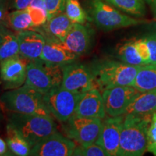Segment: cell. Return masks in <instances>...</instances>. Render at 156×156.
<instances>
[{"instance_id":"cell-28","label":"cell","mask_w":156,"mask_h":156,"mask_svg":"<svg viewBox=\"0 0 156 156\" xmlns=\"http://www.w3.org/2000/svg\"><path fill=\"white\" fill-rule=\"evenodd\" d=\"M67 0H44L47 12V20H49L65 10Z\"/></svg>"},{"instance_id":"cell-32","label":"cell","mask_w":156,"mask_h":156,"mask_svg":"<svg viewBox=\"0 0 156 156\" xmlns=\"http://www.w3.org/2000/svg\"><path fill=\"white\" fill-rule=\"evenodd\" d=\"M145 38L151 53V64H156V33L148 35Z\"/></svg>"},{"instance_id":"cell-4","label":"cell","mask_w":156,"mask_h":156,"mask_svg":"<svg viewBox=\"0 0 156 156\" xmlns=\"http://www.w3.org/2000/svg\"><path fill=\"white\" fill-rule=\"evenodd\" d=\"M28 142L30 148L57 131L52 116L12 113L8 124Z\"/></svg>"},{"instance_id":"cell-37","label":"cell","mask_w":156,"mask_h":156,"mask_svg":"<svg viewBox=\"0 0 156 156\" xmlns=\"http://www.w3.org/2000/svg\"><path fill=\"white\" fill-rule=\"evenodd\" d=\"M5 11H4L3 9H0V20H2L5 18Z\"/></svg>"},{"instance_id":"cell-8","label":"cell","mask_w":156,"mask_h":156,"mask_svg":"<svg viewBox=\"0 0 156 156\" xmlns=\"http://www.w3.org/2000/svg\"><path fill=\"white\" fill-rule=\"evenodd\" d=\"M65 134L80 145L95 143L100 134L102 121L98 118H88L74 114L63 123Z\"/></svg>"},{"instance_id":"cell-2","label":"cell","mask_w":156,"mask_h":156,"mask_svg":"<svg viewBox=\"0 0 156 156\" xmlns=\"http://www.w3.org/2000/svg\"><path fill=\"white\" fill-rule=\"evenodd\" d=\"M140 67L122 61L103 59L94 62L90 69L96 88L104 91L117 86H132Z\"/></svg>"},{"instance_id":"cell-30","label":"cell","mask_w":156,"mask_h":156,"mask_svg":"<svg viewBox=\"0 0 156 156\" xmlns=\"http://www.w3.org/2000/svg\"><path fill=\"white\" fill-rule=\"evenodd\" d=\"M147 151L156 156V112L152 116L147 131Z\"/></svg>"},{"instance_id":"cell-3","label":"cell","mask_w":156,"mask_h":156,"mask_svg":"<svg viewBox=\"0 0 156 156\" xmlns=\"http://www.w3.org/2000/svg\"><path fill=\"white\" fill-rule=\"evenodd\" d=\"M0 104L12 113L52 116L45 104L43 94L27 85L2 93Z\"/></svg>"},{"instance_id":"cell-34","label":"cell","mask_w":156,"mask_h":156,"mask_svg":"<svg viewBox=\"0 0 156 156\" xmlns=\"http://www.w3.org/2000/svg\"><path fill=\"white\" fill-rule=\"evenodd\" d=\"M29 7H38V8H41L46 11L44 0H34V1L30 3V5H29Z\"/></svg>"},{"instance_id":"cell-26","label":"cell","mask_w":156,"mask_h":156,"mask_svg":"<svg viewBox=\"0 0 156 156\" xmlns=\"http://www.w3.org/2000/svg\"><path fill=\"white\" fill-rule=\"evenodd\" d=\"M65 14L73 23L83 24L86 22L87 16L78 0H67Z\"/></svg>"},{"instance_id":"cell-10","label":"cell","mask_w":156,"mask_h":156,"mask_svg":"<svg viewBox=\"0 0 156 156\" xmlns=\"http://www.w3.org/2000/svg\"><path fill=\"white\" fill-rule=\"evenodd\" d=\"M141 92L135 87L125 85L117 86L103 91V99L106 114L109 116H118L125 114L126 108Z\"/></svg>"},{"instance_id":"cell-38","label":"cell","mask_w":156,"mask_h":156,"mask_svg":"<svg viewBox=\"0 0 156 156\" xmlns=\"http://www.w3.org/2000/svg\"><path fill=\"white\" fill-rule=\"evenodd\" d=\"M5 29L4 28H0V43L2 41L3 36H4V33H5Z\"/></svg>"},{"instance_id":"cell-16","label":"cell","mask_w":156,"mask_h":156,"mask_svg":"<svg viewBox=\"0 0 156 156\" xmlns=\"http://www.w3.org/2000/svg\"><path fill=\"white\" fill-rule=\"evenodd\" d=\"M45 39L46 43L41 55V59L59 65L73 63L77 59L78 55L68 49L62 42L48 38Z\"/></svg>"},{"instance_id":"cell-22","label":"cell","mask_w":156,"mask_h":156,"mask_svg":"<svg viewBox=\"0 0 156 156\" xmlns=\"http://www.w3.org/2000/svg\"><path fill=\"white\" fill-rule=\"evenodd\" d=\"M7 144L9 150L18 156L29 155L30 147L22 136L9 124L7 126Z\"/></svg>"},{"instance_id":"cell-24","label":"cell","mask_w":156,"mask_h":156,"mask_svg":"<svg viewBox=\"0 0 156 156\" xmlns=\"http://www.w3.org/2000/svg\"><path fill=\"white\" fill-rule=\"evenodd\" d=\"M20 54V46L17 36L5 30L4 36L0 43V61Z\"/></svg>"},{"instance_id":"cell-40","label":"cell","mask_w":156,"mask_h":156,"mask_svg":"<svg viewBox=\"0 0 156 156\" xmlns=\"http://www.w3.org/2000/svg\"><path fill=\"white\" fill-rule=\"evenodd\" d=\"M147 1L148 2H150V3H151L152 2V1H153V0H147Z\"/></svg>"},{"instance_id":"cell-29","label":"cell","mask_w":156,"mask_h":156,"mask_svg":"<svg viewBox=\"0 0 156 156\" xmlns=\"http://www.w3.org/2000/svg\"><path fill=\"white\" fill-rule=\"evenodd\" d=\"M29 15H30L33 25L34 28L43 26L47 21V12L41 8L34 7H28Z\"/></svg>"},{"instance_id":"cell-1","label":"cell","mask_w":156,"mask_h":156,"mask_svg":"<svg viewBox=\"0 0 156 156\" xmlns=\"http://www.w3.org/2000/svg\"><path fill=\"white\" fill-rule=\"evenodd\" d=\"M151 114H124L118 155L141 156L147 151Z\"/></svg>"},{"instance_id":"cell-27","label":"cell","mask_w":156,"mask_h":156,"mask_svg":"<svg viewBox=\"0 0 156 156\" xmlns=\"http://www.w3.org/2000/svg\"><path fill=\"white\" fill-rule=\"evenodd\" d=\"M73 155L76 156H107L102 147L95 143L76 146Z\"/></svg>"},{"instance_id":"cell-31","label":"cell","mask_w":156,"mask_h":156,"mask_svg":"<svg viewBox=\"0 0 156 156\" xmlns=\"http://www.w3.org/2000/svg\"><path fill=\"white\" fill-rule=\"evenodd\" d=\"M135 46L138 54L146 64H151V53L145 38H143L135 40Z\"/></svg>"},{"instance_id":"cell-7","label":"cell","mask_w":156,"mask_h":156,"mask_svg":"<svg viewBox=\"0 0 156 156\" xmlns=\"http://www.w3.org/2000/svg\"><path fill=\"white\" fill-rule=\"evenodd\" d=\"M92 17L98 28L103 30L134 26L142 23V21L132 18L121 13L103 0H93Z\"/></svg>"},{"instance_id":"cell-6","label":"cell","mask_w":156,"mask_h":156,"mask_svg":"<svg viewBox=\"0 0 156 156\" xmlns=\"http://www.w3.org/2000/svg\"><path fill=\"white\" fill-rule=\"evenodd\" d=\"M80 95L64 89L60 85L53 87L43 95V98L52 116L64 123L75 114Z\"/></svg>"},{"instance_id":"cell-35","label":"cell","mask_w":156,"mask_h":156,"mask_svg":"<svg viewBox=\"0 0 156 156\" xmlns=\"http://www.w3.org/2000/svg\"><path fill=\"white\" fill-rule=\"evenodd\" d=\"M7 152V145L4 140L0 138V155H5Z\"/></svg>"},{"instance_id":"cell-17","label":"cell","mask_w":156,"mask_h":156,"mask_svg":"<svg viewBox=\"0 0 156 156\" xmlns=\"http://www.w3.org/2000/svg\"><path fill=\"white\" fill-rule=\"evenodd\" d=\"M63 44L73 53L78 56L83 55L88 51L90 46V35L83 25L74 23Z\"/></svg>"},{"instance_id":"cell-20","label":"cell","mask_w":156,"mask_h":156,"mask_svg":"<svg viewBox=\"0 0 156 156\" xmlns=\"http://www.w3.org/2000/svg\"><path fill=\"white\" fill-rule=\"evenodd\" d=\"M132 86L141 93L156 90V64L141 66Z\"/></svg>"},{"instance_id":"cell-36","label":"cell","mask_w":156,"mask_h":156,"mask_svg":"<svg viewBox=\"0 0 156 156\" xmlns=\"http://www.w3.org/2000/svg\"><path fill=\"white\" fill-rule=\"evenodd\" d=\"M152 9H153V14L155 15V17L156 18V0H153L152 1Z\"/></svg>"},{"instance_id":"cell-23","label":"cell","mask_w":156,"mask_h":156,"mask_svg":"<svg viewBox=\"0 0 156 156\" xmlns=\"http://www.w3.org/2000/svg\"><path fill=\"white\" fill-rule=\"evenodd\" d=\"M117 56L121 61L130 65L143 66L146 64L137 53L135 46V40L128 41L123 44L119 48Z\"/></svg>"},{"instance_id":"cell-5","label":"cell","mask_w":156,"mask_h":156,"mask_svg":"<svg viewBox=\"0 0 156 156\" xmlns=\"http://www.w3.org/2000/svg\"><path fill=\"white\" fill-rule=\"evenodd\" d=\"M64 65L50 63L41 58L29 61L25 85L45 94L62 85Z\"/></svg>"},{"instance_id":"cell-33","label":"cell","mask_w":156,"mask_h":156,"mask_svg":"<svg viewBox=\"0 0 156 156\" xmlns=\"http://www.w3.org/2000/svg\"><path fill=\"white\" fill-rule=\"evenodd\" d=\"M34 0H11L12 8L16 9H24L28 8Z\"/></svg>"},{"instance_id":"cell-14","label":"cell","mask_w":156,"mask_h":156,"mask_svg":"<svg viewBox=\"0 0 156 156\" xmlns=\"http://www.w3.org/2000/svg\"><path fill=\"white\" fill-rule=\"evenodd\" d=\"M75 114L88 118L104 119L106 111L100 90L93 88L81 93L78 98Z\"/></svg>"},{"instance_id":"cell-18","label":"cell","mask_w":156,"mask_h":156,"mask_svg":"<svg viewBox=\"0 0 156 156\" xmlns=\"http://www.w3.org/2000/svg\"><path fill=\"white\" fill-rule=\"evenodd\" d=\"M74 23L64 12L55 15L43 25L41 34L45 38L63 43Z\"/></svg>"},{"instance_id":"cell-39","label":"cell","mask_w":156,"mask_h":156,"mask_svg":"<svg viewBox=\"0 0 156 156\" xmlns=\"http://www.w3.org/2000/svg\"><path fill=\"white\" fill-rule=\"evenodd\" d=\"M5 4H6V0H0V9H5Z\"/></svg>"},{"instance_id":"cell-12","label":"cell","mask_w":156,"mask_h":156,"mask_svg":"<svg viewBox=\"0 0 156 156\" xmlns=\"http://www.w3.org/2000/svg\"><path fill=\"white\" fill-rule=\"evenodd\" d=\"M30 60L20 54L0 61V80L5 89H15L25 83Z\"/></svg>"},{"instance_id":"cell-19","label":"cell","mask_w":156,"mask_h":156,"mask_svg":"<svg viewBox=\"0 0 156 156\" xmlns=\"http://www.w3.org/2000/svg\"><path fill=\"white\" fill-rule=\"evenodd\" d=\"M156 112V90L141 93L126 108L124 114H151Z\"/></svg>"},{"instance_id":"cell-21","label":"cell","mask_w":156,"mask_h":156,"mask_svg":"<svg viewBox=\"0 0 156 156\" xmlns=\"http://www.w3.org/2000/svg\"><path fill=\"white\" fill-rule=\"evenodd\" d=\"M5 20L9 28L17 32L29 30H35L36 28L33 25L32 20L27 8L17 9L12 12L5 17Z\"/></svg>"},{"instance_id":"cell-9","label":"cell","mask_w":156,"mask_h":156,"mask_svg":"<svg viewBox=\"0 0 156 156\" xmlns=\"http://www.w3.org/2000/svg\"><path fill=\"white\" fill-rule=\"evenodd\" d=\"M61 86L79 94L96 88L90 67L76 62L64 65Z\"/></svg>"},{"instance_id":"cell-15","label":"cell","mask_w":156,"mask_h":156,"mask_svg":"<svg viewBox=\"0 0 156 156\" xmlns=\"http://www.w3.org/2000/svg\"><path fill=\"white\" fill-rule=\"evenodd\" d=\"M20 46V54L28 60L41 58L46 39L42 34L29 30L18 32L17 34Z\"/></svg>"},{"instance_id":"cell-41","label":"cell","mask_w":156,"mask_h":156,"mask_svg":"<svg viewBox=\"0 0 156 156\" xmlns=\"http://www.w3.org/2000/svg\"><path fill=\"white\" fill-rule=\"evenodd\" d=\"M0 119H1V112H0Z\"/></svg>"},{"instance_id":"cell-13","label":"cell","mask_w":156,"mask_h":156,"mask_svg":"<svg viewBox=\"0 0 156 156\" xmlns=\"http://www.w3.org/2000/svg\"><path fill=\"white\" fill-rule=\"evenodd\" d=\"M124 114L109 116L102 122L98 139L96 143L106 151L108 156L118 155L120 136Z\"/></svg>"},{"instance_id":"cell-11","label":"cell","mask_w":156,"mask_h":156,"mask_svg":"<svg viewBox=\"0 0 156 156\" xmlns=\"http://www.w3.org/2000/svg\"><path fill=\"white\" fill-rule=\"evenodd\" d=\"M76 144L56 131L30 148L29 155L69 156L73 155Z\"/></svg>"},{"instance_id":"cell-25","label":"cell","mask_w":156,"mask_h":156,"mask_svg":"<svg viewBox=\"0 0 156 156\" xmlns=\"http://www.w3.org/2000/svg\"><path fill=\"white\" fill-rule=\"evenodd\" d=\"M107 2L114 5L130 15L143 16L145 14V6L143 0H106Z\"/></svg>"}]
</instances>
